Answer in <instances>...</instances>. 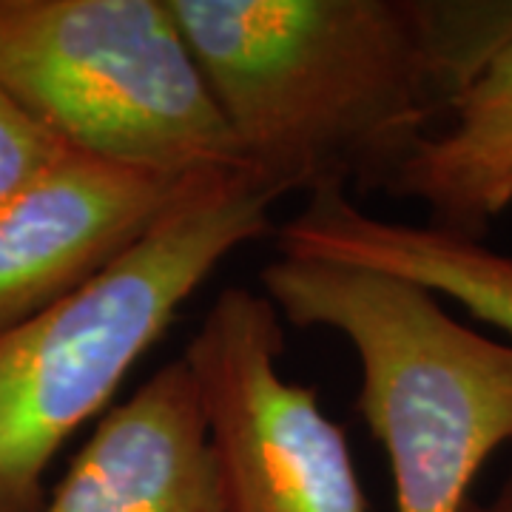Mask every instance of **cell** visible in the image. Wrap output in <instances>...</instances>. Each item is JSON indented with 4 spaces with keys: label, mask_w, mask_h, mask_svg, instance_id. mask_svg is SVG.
<instances>
[{
    "label": "cell",
    "mask_w": 512,
    "mask_h": 512,
    "mask_svg": "<svg viewBox=\"0 0 512 512\" xmlns=\"http://www.w3.org/2000/svg\"><path fill=\"white\" fill-rule=\"evenodd\" d=\"M188 177L69 148L0 208V330L103 274L154 228Z\"/></svg>",
    "instance_id": "6"
},
{
    "label": "cell",
    "mask_w": 512,
    "mask_h": 512,
    "mask_svg": "<svg viewBox=\"0 0 512 512\" xmlns=\"http://www.w3.org/2000/svg\"><path fill=\"white\" fill-rule=\"evenodd\" d=\"M0 92L111 163L242 165L168 0H0Z\"/></svg>",
    "instance_id": "4"
},
{
    "label": "cell",
    "mask_w": 512,
    "mask_h": 512,
    "mask_svg": "<svg viewBox=\"0 0 512 512\" xmlns=\"http://www.w3.org/2000/svg\"><path fill=\"white\" fill-rule=\"evenodd\" d=\"M40 512H228L200 387L183 356L97 419Z\"/></svg>",
    "instance_id": "7"
},
{
    "label": "cell",
    "mask_w": 512,
    "mask_h": 512,
    "mask_svg": "<svg viewBox=\"0 0 512 512\" xmlns=\"http://www.w3.org/2000/svg\"><path fill=\"white\" fill-rule=\"evenodd\" d=\"M461 512H512V464H510V473L504 476L501 481V487L495 490L493 498H487V501H481V498H470Z\"/></svg>",
    "instance_id": "11"
},
{
    "label": "cell",
    "mask_w": 512,
    "mask_h": 512,
    "mask_svg": "<svg viewBox=\"0 0 512 512\" xmlns=\"http://www.w3.org/2000/svg\"><path fill=\"white\" fill-rule=\"evenodd\" d=\"M274 302L228 285L183 359L200 387L228 512H367L345 430L313 387L285 379Z\"/></svg>",
    "instance_id": "5"
},
{
    "label": "cell",
    "mask_w": 512,
    "mask_h": 512,
    "mask_svg": "<svg viewBox=\"0 0 512 512\" xmlns=\"http://www.w3.org/2000/svg\"><path fill=\"white\" fill-rule=\"evenodd\" d=\"M279 256L399 276L512 336V256L433 225L379 220L345 188H319L276 231Z\"/></svg>",
    "instance_id": "8"
},
{
    "label": "cell",
    "mask_w": 512,
    "mask_h": 512,
    "mask_svg": "<svg viewBox=\"0 0 512 512\" xmlns=\"http://www.w3.org/2000/svg\"><path fill=\"white\" fill-rule=\"evenodd\" d=\"M242 165L390 188L512 37V0H168Z\"/></svg>",
    "instance_id": "1"
},
{
    "label": "cell",
    "mask_w": 512,
    "mask_h": 512,
    "mask_svg": "<svg viewBox=\"0 0 512 512\" xmlns=\"http://www.w3.org/2000/svg\"><path fill=\"white\" fill-rule=\"evenodd\" d=\"M512 37L458 94L450 126L433 131L390 183L427 208L433 228L481 239L512 205Z\"/></svg>",
    "instance_id": "9"
},
{
    "label": "cell",
    "mask_w": 512,
    "mask_h": 512,
    "mask_svg": "<svg viewBox=\"0 0 512 512\" xmlns=\"http://www.w3.org/2000/svg\"><path fill=\"white\" fill-rule=\"evenodd\" d=\"M69 146L0 92V208L63 157Z\"/></svg>",
    "instance_id": "10"
},
{
    "label": "cell",
    "mask_w": 512,
    "mask_h": 512,
    "mask_svg": "<svg viewBox=\"0 0 512 512\" xmlns=\"http://www.w3.org/2000/svg\"><path fill=\"white\" fill-rule=\"evenodd\" d=\"M510 194H512V174H510Z\"/></svg>",
    "instance_id": "12"
},
{
    "label": "cell",
    "mask_w": 512,
    "mask_h": 512,
    "mask_svg": "<svg viewBox=\"0 0 512 512\" xmlns=\"http://www.w3.org/2000/svg\"><path fill=\"white\" fill-rule=\"evenodd\" d=\"M285 197L248 165L191 174L131 251L0 330V512H40L43 476L237 248L274 234Z\"/></svg>",
    "instance_id": "2"
},
{
    "label": "cell",
    "mask_w": 512,
    "mask_h": 512,
    "mask_svg": "<svg viewBox=\"0 0 512 512\" xmlns=\"http://www.w3.org/2000/svg\"><path fill=\"white\" fill-rule=\"evenodd\" d=\"M259 282L293 328L348 339L362 367L356 407L384 447L396 512H461L487 458L512 441V345L367 268L279 256Z\"/></svg>",
    "instance_id": "3"
}]
</instances>
